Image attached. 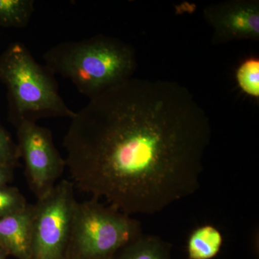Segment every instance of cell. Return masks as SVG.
Masks as SVG:
<instances>
[{
  "mask_svg": "<svg viewBox=\"0 0 259 259\" xmlns=\"http://www.w3.org/2000/svg\"><path fill=\"white\" fill-rule=\"evenodd\" d=\"M211 138L208 115L188 89L131 77L75 112L63 145L75 188L132 216L197 192Z\"/></svg>",
  "mask_w": 259,
  "mask_h": 259,
  "instance_id": "1",
  "label": "cell"
},
{
  "mask_svg": "<svg viewBox=\"0 0 259 259\" xmlns=\"http://www.w3.org/2000/svg\"><path fill=\"white\" fill-rule=\"evenodd\" d=\"M44 59L50 72L69 79L89 99L131 79L136 68L133 47L105 35L61 42L49 49Z\"/></svg>",
  "mask_w": 259,
  "mask_h": 259,
  "instance_id": "2",
  "label": "cell"
},
{
  "mask_svg": "<svg viewBox=\"0 0 259 259\" xmlns=\"http://www.w3.org/2000/svg\"><path fill=\"white\" fill-rule=\"evenodd\" d=\"M0 80L8 89L10 119L15 126L23 121L71 119L75 115L59 95L50 71L20 42L11 44L0 56Z\"/></svg>",
  "mask_w": 259,
  "mask_h": 259,
  "instance_id": "3",
  "label": "cell"
},
{
  "mask_svg": "<svg viewBox=\"0 0 259 259\" xmlns=\"http://www.w3.org/2000/svg\"><path fill=\"white\" fill-rule=\"evenodd\" d=\"M142 234L140 221L113 206L95 198L77 202L64 259H113Z\"/></svg>",
  "mask_w": 259,
  "mask_h": 259,
  "instance_id": "4",
  "label": "cell"
},
{
  "mask_svg": "<svg viewBox=\"0 0 259 259\" xmlns=\"http://www.w3.org/2000/svg\"><path fill=\"white\" fill-rule=\"evenodd\" d=\"M71 181L62 180L32 204V259H64L76 201Z\"/></svg>",
  "mask_w": 259,
  "mask_h": 259,
  "instance_id": "5",
  "label": "cell"
},
{
  "mask_svg": "<svg viewBox=\"0 0 259 259\" xmlns=\"http://www.w3.org/2000/svg\"><path fill=\"white\" fill-rule=\"evenodd\" d=\"M15 127L29 187L37 200L44 198L59 182L66 161L56 148L50 130L30 121L20 122Z\"/></svg>",
  "mask_w": 259,
  "mask_h": 259,
  "instance_id": "6",
  "label": "cell"
},
{
  "mask_svg": "<svg viewBox=\"0 0 259 259\" xmlns=\"http://www.w3.org/2000/svg\"><path fill=\"white\" fill-rule=\"evenodd\" d=\"M204 20L212 29V42L259 40L258 0H227L206 7Z\"/></svg>",
  "mask_w": 259,
  "mask_h": 259,
  "instance_id": "7",
  "label": "cell"
},
{
  "mask_svg": "<svg viewBox=\"0 0 259 259\" xmlns=\"http://www.w3.org/2000/svg\"><path fill=\"white\" fill-rule=\"evenodd\" d=\"M0 246L17 259H32V204L0 219Z\"/></svg>",
  "mask_w": 259,
  "mask_h": 259,
  "instance_id": "8",
  "label": "cell"
},
{
  "mask_svg": "<svg viewBox=\"0 0 259 259\" xmlns=\"http://www.w3.org/2000/svg\"><path fill=\"white\" fill-rule=\"evenodd\" d=\"M223 236L216 227L210 224L197 227L187 241L188 259H213L222 248Z\"/></svg>",
  "mask_w": 259,
  "mask_h": 259,
  "instance_id": "9",
  "label": "cell"
},
{
  "mask_svg": "<svg viewBox=\"0 0 259 259\" xmlns=\"http://www.w3.org/2000/svg\"><path fill=\"white\" fill-rule=\"evenodd\" d=\"M172 245L160 237L142 234L125 245L113 259H171Z\"/></svg>",
  "mask_w": 259,
  "mask_h": 259,
  "instance_id": "10",
  "label": "cell"
},
{
  "mask_svg": "<svg viewBox=\"0 0 259 259\" xmlns=\"http://www.w3.org/2000/svg\"><path fill=\"white\" fill-rule=\"evenodd\" d=\"M32 0H0V26L25 28L34 13Z\"/></svg>",
  "mask_w": 259,
  "mask_h": 259,
  "instance_id": "11",
  "label": "cell"
},
{
  "mask_svg": "<svg viewBox=\"0 0 259 259\" xmlns=\"http://www.w3.org/2000/svg\"><path fill=\"white\" fill-rule=\"evenodd\" d=\"M238 86L247 95L259 97V60L250 58L243 61L236 72Z\"/></svg>",
  "mask_w": 259,
  "mask_h": 259,
  "instance_id": "12",
  "label": "cell"
},
{
  "mask_svg": "<svg viewBox=\"0 0 259 259\" xmlns=\"http://www.w3.org/2000/svg\"><path fill=\"white\" fill-rule=\"evenodd\" d=\"M28 204L17 187L9 185L0 186V219L23 212Z\"/></svg>",
  "mask_w": 259,
  "mask_h": 259,
  "instance_id": "13",
  "label": "cell"
},
{
  "mask_svg": "<svg viewBox=\"0 0 259 259\" xmlns=\"http://www.w3.org/2000/svg\"><path fill=\"white\" fill-rule=\"evenodd\" d=\"M20 159L18 145L0 122V164L15 168Z\"/></svg>",
  "mask_w": 259,
  "mask_h": 259,
  "instance_id": "14",
  "label": "cell"
},
{
  "mask_svg": "<svg viewBox=\"0 0 259 259\" xmlns=\"http://www.w3.org/2000/svg\"><path fill=\"white\" fill-rule=\"evenodd\" d=\"M14 177V168L0 164V186L9 185Z\"/></svg>",
  "mask_w": 259,
  "mask_h": 259,
  "instance_id": "15",
  "label": "cell"
},
{
  "mask_svg": "<svg viewBox=\"0 0 259 259\" xmlns=\"http://www.w3.org/2000/svg\"><path fill=\"white\" fill-rule=\"evenodd\" d=\"M9 256L5 250L0 246V259H7Z\"/></svg>",
  "mask_w": 259,
  "mask_h": 259,
  "instance_id": "16",
  "label": "cell"
}]
</instances>
